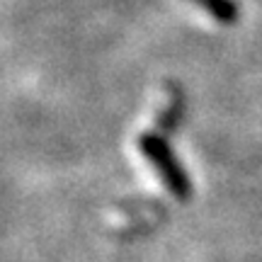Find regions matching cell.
Wrapping results in <instances>:
<instances>
[{
	"label": "cell",
	"instance_id": "cell-1",
	"mask_svg": "<svg viewBox=\"0 0 262 262\" xmlns=\"http://www.w3.org/2000/svg\"><path fill=\"white\" fill-rule=\"evenodd\" d=\"M139 150L141 156L148 160V165L158 178L163 180V185L172 196L178 199H189L192 196V182L185 168L180 165V160L175 158V153L170 150L165 139H160L158 134H141L139 136Z\"/></svg>",
	"mask_w": 262,
	"mask_h": 262
},
{
	"label": "cell",
	"instance_id": "cell-2",
	"mask_svg": "<svg viewBox=\"0 0 262 262\" xmlns=\"http://www.w3.org/2000/svg\"><path fill=\"white\" fill-rule=\"evenodd\" d=\"M196 8H202L219 25H235L241 17V8L235 0H189Z\"/></svg>",
	"mask_w": 262,
	"mask_h": 262
}]
</instances>
